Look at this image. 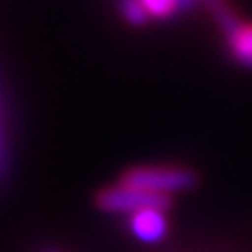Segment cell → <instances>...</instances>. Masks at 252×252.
<instances>
[{
  "label": "cell",
  "instance_id": "8992f818",
  "mask_svg": "<svg viewBox=\"0 0 252 252\" xmlns=\"http://www.w3.org/2000/svg\"><path fill=\"white\" fill-rule=\"evenodd\" d=\"M5 167H7V162H5V130H2V118H0V179L5 174Z\"/></svg>",
  "mask_w": 252,
  "mask_h": 252
},
{
  "label": "cell",
  "instance_id": "5b68a950",
  "mask_svg": "<svg viewBox=\"0 0 252 252\" xmlns=\"http://www.w3.org/2000/svg\"><path fill=\"white\" fill-rule=\"evenodd\" d=\"M147 17H171L181 7L189 5V0H137Z\"/></svg>",
  "mask_w": 252,
  "mask_h": 252
},
{
  "label": "cell",
  "instance_id": "3957f363",
  "mask_svg": "<svg viewBox=\"0 0 252 252\" xmlns=\"http://www.w3.org/2000/svg\"><path fill=\"white\" fill-rule=\"evenodd\" d=\"M164 208H145L130 216V230L142 243H159L167 235V218Z\"/></svg>",
  "mask_w": 252,
  "mask_h": 252
},
{
  "label": "cell",
  "instance_id": "6da1fadb",
  "mask_svg": "<svg viewBox=\"0 0 252 252\" xmlns=\"http://www.w3.org/2000/svg\"><path fill=\"white\" fill-rule=\"evenodd\" d=\"M196 181H198L196 171L181 164H142V167L125 169L118 179V184H125L155 196H164V198H171V193L193 189Z\"/></svg>",
  "mask_w": 252,
  "mask_h": 252
},
{
  "label": "cell",
  "instance_id": "277c9868",
  "mask_svg": "<svg viewBox=\"0 0 252 252\" xmlns=\"http://www.w3.org/2000/svg\"><path fill=\"white\" fill-rule=\"evenodd\" d=\"M228 52L233 59L243 66H252V22H238L228 34H225Z\"/></svg>",
  "mask_w": 252,
  "mask_h": 252
},
{
  "label": "cell",
  "instance_id": "7a4b0ae2",
  "mask_svg": "<svg viewBox=\"0 0 252 252\" xmlns=\"http://www.w3.org/2000/svg\"><path fill=\"white\" fill-rule=\"evenodd\" d=\"M95 206L105 213H130L132 216L145 208H164L167 211L171 206V198L155 196V193H147V191H140V189H132L125 184H113L95 193Z\"/></svg>",
  "mask_w": 252,
  "mask_h": 252
},
{
  "label": "cell",
  "instance_id": "52a82bcc",
  "mask_svg": "<svg viewBox=\"0 0 252 252\" xmlns=\"http://www.w3.org/2000/svg\"><path fill=\"white\" fill-rule=\"evenodd\" d=\"M42 252H59V250H42Z\"/></svg>",
  "mask_w": 252,
  "mask_h": 252
}]
</instances>
